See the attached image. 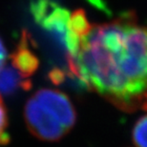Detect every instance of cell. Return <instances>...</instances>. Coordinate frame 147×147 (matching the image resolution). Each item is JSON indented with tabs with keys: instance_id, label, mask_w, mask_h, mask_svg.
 Returning <instances> with one entry per match:
<instances>
[{
	"instance_id": "3957f363",
	"label": "cell",
	"mask_w": 147,
	"mask_h": 147,
	"mask_svg": "<svg viewBox=\"0 0 147 147\" xmlns=\"http://www.w3.org/2000/svg\"><path fill=\"white\" fill-rule=\"evenodd\" d=\"M11 66L19 73L23 78L28 80V78L34 75L39 65V61L36 55L34 54L28 44V38L22 37L16 50L11 55Z\"/></svg>"
},
{
	"instance_id": "8992f818",
	"label": "cell",
	"mask_w": 147,
	"mask_h": 147,
	"mask_svg": "<svg viewBox=\"0 0 147 147\" xmlns=\"http://www.w3.org/2000/svg\"><path fill=\"white\" fill-rule=\"evenodd\" d=\"M8 114L7 109L0 96V147L8 144L10 142V135L8 133Z\"/></svg>"
},
{
	"instance_id": "52a82bcc",
	"label": "cell",
	"mask_w": 147,
	"mask_h": 147,
	"mask_svg": "<svg viewBox=\"0 0 147 147\" xmlns=\"http://www.w3.org/2000/svg\"><path fill=\"white\" fill-rule=\"evenodd\" d=\"M6 60H7V51H6V48L2 40L0 39V71L4 68Z\"/></svg>"
},
{
	"instance_id": "5b68a950",
	"label": "cell",
	"mask_w": 147,
	"mask_h": 147,
	"mask_svg": "<svg viewBox=\"0 0 147 147\" xmlns=\"http://www.w3.org/2000/svg\"><path fill=\"white\" fill-rule=\"evenodd\" d=\"M133 142L139 147H147V115L140 117L133 127Z\"/></svg>"
},
{
	"instance_id": "ba28073f",
	"label": "cell",
	"mask_w": 147,
	"mask_h": 147,
	"mask_svg": "<svg viewBox=\"0 0 147 147\" xmlns=\"http://www.w3.org/2000/svg\"><path fill=\"white\" fill-rule=\"evenodd\" d=\"M142 109L147 111V94L145 95V96L143 98L142 101Z\"/></svg>"
},
{
	"instance_id": "277c9868",
	"label": "cell",
	"mask_w": 147,
	"mask_h": 147,
	"mask_svg": "<svg viewBox=\"0 0 147 147\" xmlns=\"http://www.w3.org/2000/svg\"><path fill=\"white\" fill-rule=\"evenodd\" d=\"M30 80L23 78L13 67L3 68L0 71V92H13L18 87H23L26 89L30 87Z\"/></svg>"
},
{
	"instance_id": "7a4b0ae2",
	"label": "cell",
	"mask_w": 147,
	"mask_h": 147,
	"mask_svg": "<svg viewBox=\"0 0 147 147\" xmlns=\"http://www.w3.org/2000/svg\"><path fill=\"white\" fill-rule=\"evenodd\" d=\"M29 131L41 140L57 142L71 131L76 112L65 94L54 89L38 90L27 101L24 111Z\"/></svg>"
},
{
	"instance_id": "6da1fadb",
	"label": "cell",
	"mask_w": 147,
	"mask_h": 147,
	"mask_svg": "<svg viewBox=\"0 0 147 147\" xmlns=\"http://www.w3.org/2000/svg\"><path fill=\"white\" fill-rule=\"evenodd\" d=\"M65 45L73 75L117 107L133 109L147 94V26L131 16L81 33H67Z\"/></svg>"
}]
</instances>
